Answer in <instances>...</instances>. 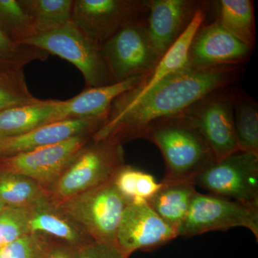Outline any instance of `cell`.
I'll use <instances>...</instances> for the list:
<instances>
[{
	"label": "cell",
	"instance_id": "30bf717a",
	"mask_svg": "<svg viewBox=\"0 0 258 258\" xmlns=\"http://www.w3.org/2000/svg\"><path fill=\"white\" fill-rule=\"evenodd\" d=\"M147 13V0H74L71 21L102 45Z\"/></svg>",
	"mask_w": 258,
	"mask_h": 258
},
{
	"label": "cell",
	"instance_id": "ffe728a7",
	"mask_svg": "<svg viewBox=\"0 0 258 258\" xmlns=\"http://www.w3.org/2000/svg\"><path fill=\"white\" fill-rule=\"evenodd\" d=\"M57 101L40 100L0 111V139L19 137L47 124Z\"/></svg>",
	"mask_w": 258,
	"mask_h": 258
},
{
	"label": "cell",
	"instance_id": "f1b7e54d",
	"mask_svg": "<svg viewBox=\"0 0 258 258\" xmlns=\"http://www.w3.org/2000/svg\"><path fill=\"white\" fill-rule=\"evenodd\" d=\"M52 240L41 234H27L0 248V258H43Z\"/></svg>",
	"mask_w": 258,
	"mask_h": 258
},
{
	"label": "cell",
	"instance_id": "6da1fadb",
	"mask_svg": "<svg viewBox=\"0 0 258 258\" xmlns=\"http://www.w3.org/2000/svg\"><path fill=\"white\" fill-rule=\"evenodd\" d=\"M244 66L183 69L128 106L109 110L104 124L93 134L94 140L121 144L140 138L147 125L154 120L181 114L208 94L238 83Z\"/></svg>",
	"mask_w": 258,
	"mask_h": 258
},
{
	"label": "cell",
	"instance_id": "5bb4252c",
	"mask_svg": "<svg viewBox=\"0 0 258 258\" xmlns=\"http://www.w3.org/2000/svg\"><path fill=\"white\" fill-rule=\"evenodd\" d=\"M203 0H147L148 35L162 57L189 26L199 10L210 6Z\"/></svg>",
	"mask_w": 258,
	"mask_h": 258
},
{
	"label": "cell",
	"instance_id": "7c38bea8",
	"mask_svg": "<svg viewBox=\"0 0 258 258\" xmlns=\"http://www.w3.org/2000/svg\"><path fill=\"white\" fill-rule=\"evenodd\" d=\"M176 237L177 231L162 220L147 202L131 203L122 215L115 247L129 258L137 251L154 250Z\"/></svg>",
	"mask_w": 258,
	"mask_h": 258
},
{
	"label": "cell",
	"instance_id": "f546056e",
	"mask_svg": "<svg viewBox=\"0 0 258 258\" xmlns=\"http://www.w3.org/2000/svg\"><path fill=\"white\" fill-rule=\"evenodd\" d=\"M29 209L8 207L0 212V248L30 233Z\"/></svg>",
	"mask_w": 258,
	"mask_h": 258
},
{
	"label": "cell",
	"instance_id": "e0dca14e",
	"mask_svg": "<svg viewBox=\"0 0 258 258\" xmlns=\"http://www.w3.org/2000/svg\"><path fill=\"white\" fill-rule=\"evenodd\" d=\"M147 76H136L101 87L85 88L74 98L57 101L47 124L60 120L108 115L113 102L120 95L140 84Z\"/></svg>",
	"mask_w": 258,
	"mask_h": 258
},
{
	"label": "cell",
	"instance_id": "484cf974",
	"mask_svg": "<svg viewBox=\"0 0 258 258\" xmlns=\"http://www.w3.org/2000/svg\"><path fill=\"white\" fill-rule=\"evenodd\" d=\"M0 30L19 45L35 35L32 19L19 0H0Z\"/></svg>",
	"mask_w": 258,
	"mask_h": 258
},
{
	"label": "cell",
	"instance_id": "d6986e66",
	"mask_svg": "<svg viewBox=\"0 0 258 258\" xmlns=\"http://www.w3.org/2000/svg\"><path fill=\"white\" fill-rule=\"evenodd\" d=\"M160 182V189L148 203L178 234L197 192L196 185L189 181Z\"/></svg>",
	"mask_w": 258,
	"mask_h": 258
},
{
	"label": "cell",
	"instance_id": "1f68e13d",
	"mask_svg": "<svg viewBox=\"0 0 258 258\" xmlns=\"http://www.w3.org/2000/svg\"><path fill=\"white\" fill-rule=\"evenodd\" d=\"M79 249L69 244L52 240L43 258H78Z\"/></svg>",
	"mask_w": 258,
	"mask_h": 258
},
{
	"label": "cell",
	"instance_id": "7a4b0ae2",
	"mask_svg": "<svg viewBox=\"0 0 258 258\" xmlns=\"http://www.w3.org/2000/svg\"><path fill=\"white\" fill-rule=\"evenodd\" d=\"M139 139L149 141L160 150L166 166L161 182L195 184L199 174L215 161L202 134L183 114L154 120Z\"/></svg>",
	"mask_w": 258,
	"mask_h": 258
},
{
	"label": "cell",
	"instance_id": "8992f818",
	"mask_svg": "<svg viewBox=\"0 0 258 258\" xmlns=\"http://www.w3.org/2000/svg\"><path fill=\"white\" fill-rule=\"evenodd\" d=\"M195 184L212 195L258 208V156L237 151L212 162Z\"/></svg>",
	"mask_w": 258,
	"mask_h": 258
},
{
	"label": "cell",
	"instance_id": "ac0fdd59",
	"mask_svg": "<svg viewBox=\"0 0 258 258\" xmlns=\"http://www.w3.org/2000/svg\"><path fill=\"white\" fill-rule=\"evenodd\" d=\"M28 228L30 233L41 234L78 249L94 242L50 197L29 209Z\"/></svg>",
	"mask_w": 258,
	"mask_h": 258
},
{
	"label": "cell",
	"instance_id": "9c48e42d",
	"mask_svg": "<svg viewBox=\"0 0 258 258\" xmlns=\"http://www.w3.org/2000/svg\"><path fill=\"white\" fill-rule=\"evenodd\" d=\"M102 48L116 83L150 74L161 58L148 35L146 20L120 29Z\"/></svg>",
	"mask_w": 258,
	"mask_h": 258
},
{
	"label": "cell",
	"instance_id": "4316f807",
	"mask_svg": "<svg viewBox=\"0 0 258 258\" xmlns=\"http://www.w3.org/2000/svg\"><path fill=\"white\" fill-rule=\"evenodd\" d=\"M48 57L47 52L37 47L15 43L0 30V71H23L26 64Z\"/></svg>",
	"mask_w": 258,
	"mask_h": 258
},
{
	"label": "cell",
	"instance_id": "7402d4cb",
	"mask_svg": "<svg viewBox=\"0 0 258 258\" xmlns=\"http://www.w3.org/2000/svg\"><path fill=\"white\" fill-rule=\"evenodd\" d=\"M216 20L240 41L254 50L256 45L254 3L252 0H220Z\"/></svg>",
	"mask_w": 258,
	"mask_h": 258
},
{
	"label": "cell",
	"instance_id": "2e32d148",
	"mask_svg": "<svg viewBox=\"0 0 258 258\" xmlns=\"http://www.w3.org/2000/svg\"><path fill=\"white\" fill-rule=\"evenodd\" d=\"M211 5L208 8L199 10L187 28L161 57L150 74L138 86L118 96L112 103L110 110L123 108L138 101L159 83L187 64L190 44L198 29L206 20Z\"/></svg>",
	"mask_w": 258,
	"mask_h": 258
},
{
	"label": "cell",
	"instance_id": "277c9868",
	"mask_svg": "<svg viewBox=\"0 0 258 258\" xmlns=\"http://www.w3.org/2000/svg\"><path fill=\"white\" fill-rule=\"evenodd\" d=\"M23 45L37 47L74 64L83 74L86 88L116 83L101 44L88 37L71 20L60 28L37 34Z\"/></svg>",
	"mask_w": 258,
	"mask_h": 258
},
{
	"label": "cell",
	"instance_id": "8fae6325",
	"mask_svg": "<svg viewBox=\"0 0 258 258\" xmlns=\"http://www.w3.org/2000/svg\"><path fill=\"white\" fill-rule=\"evenodd\" d=\"M92 137L93 135L88 134L77 136L54 145L11 157H0V173L21 174L34 180L47 190L76 153Z\"/></svg>",
	"mask_w": 258,
	"mask_h": 258
},
{
	"label": "cell",
	"instance_id": "4fadbf2b",
	"mask_svg": "<svg viewBox=\"0 0 258 258\" xmlns=\"http://www.w3.org/2000/svg\"><path fill=\"white\" fill-rule=\"evenodd\" d=\"M254 50L225 30L215 19L204 23L195 33L188 52L187 64L197 69L244 66Z\"/></svg>",
	"mask_w": 258,
	"mask_h": 258
},
{
	"label": "cell",
	"instance_id": "d6a6232c",
	"mask_svg": "<svg viewBox=\"0 0 258 258\" xmlns=\"http://www.w3.org/2000/svg\"><path fill=\"white\" fill-rule=\"evenodd\" d=\"M8 205H5L3 202H2L1 200H0V212H3V210H5L7 208H8Z\"/></svg>",
	"mask_w": 258,
	"mask_h": 258
},
{
	"label": "cell",
	"instance_id": "52a82bcc",
	"mask_svg": "<svg viewBox=\"0 0 258 258\" xmlns=\"http://www.w3.org/2000/svg\"><path fill=\"white\" fill-rule=\"evenodd\" d=\"M244 227L258 240V208L229 199L197 191L178 231V237H189L211 231Z\"/></svg>",
	"mask_w": 258,
	"mask_h": 258
},
{
	"label": "cell",
	"instance_id": "d4e9b609",
	"mask_svg": "<svg viewBox=\"0 0 258 258\" xmlns=\"http://www.w3.org/2000/svg\"><path fill=\"white\" fill-rule=\"evenodd\" d=\"M112 181L128 205L148 203L161 186L152 174L126 164L117 171Z\"/></svg>",
	"mask_w": 258,
	"mask_h": 258
},
{
	"label": "cell",
	"instance_id": "4dcf8cb0",
	"mask_svg": "<svg viewBox=\"0 0 258 258\" xmlns=\"http://www.w3.org/2000/svg\"><path fill=\"white\" fill-rule=\"evenodd\" d=\"M78 258H128L115 246L92 242L79 249Z\"/></svg>",
	"mask_w": 258,
	"mask_h": 258
},
{
	"label": "cell",
	"instance_id": "44dd1931",
	"mask_svg": "<svg viewBox=\"0 0 258 258\" xmlns=\"http://www.w3.org/2000/svg\"><path fill=\"white\" fill-rule=\"evenodd\" d=\"M239 150L258 156V104L237 83L231 86Z\"/></svg>",
	"mask_w": 258,
	"mask_h": 258
},
{
	"label": "cell",
	"instance_id": "3957f363",
	"mask_svg": "<svg viewBox=\"0 0 258 258\" xmlns=\"http://www.w3.org/2000/svg\"><path fill=\"white\" fill-rule=\"evenodd\" d=\"M124 164L123 145L91 139L76 153L47 194L55 203L64 201L111 181Z\"/></svg>",
	"mask_w": 258,
	"mask_h": 258
},
{
	"label": "cell",
	"instance_id": "603a6c76",
	"mask_svg": "<svg viewBox=\"0 0 258 258\" xmlns=\"http://www.w3.org/2000/svg\"><path fill=\"white\" fill-rule=\"evenodd\" d=\"M48 198L47 190L30 178L0 173V200L8 206L30 209Z\"/></svg>",
	"mask_w": 258,
	"mask_h": 258
},
{
	"label": "cell",
	"instance_id": "cb8c5ba5",
	"mask_svg": "<svg viewBox=\"0 0 258 258\" xmlns=\"http://www.w3.org/2000/svg\"><path fill=\"white\" fill-rule=\"evenodd\" d=\"M31 18L35 35L51 31L71 20L74 0H19Z\"/></svg>",
	"mask_w": 258,
	"mask_h": 258
},
{
	"label": "cell",
	"instance_id": "83f0119b",
	"mask_svg": "<svg viewBox=\"0 0 258 258\" xmlns=\"http://www.w3.org/2000/svg\"><path fill=\"white\" fill-rule=\"evenodd\" d=\"M40 101L29 91L24 70L0 71V111Z\"/></svg>",
	"mask_w": 258,
	"mask_h": 258
},
{
	"label": "cell",
	"instance_id": "5b68a950",
	"mask_svg": "<svg viewBox=\"0 0 258 258\" xmlns=\"http://www.w3.org/2000/svg\"><path fill=\"white\" fill-rule=\"evenodd\" d=\"M55 203L94 242L115 246L117 230L128 203L112 180Z\"/></svg>",
	"mask_w": 258,
	"mask_h": 258
},
{
	"label": "cell",
	"instance_id": "9a60e30c",
	"mask_svg": "<svg viewBox=\"0 0 258 258\" xmlns=\"http://www.w3.org/2000/svg\"><path fill=\"white\" fill-rule=\"evenodd\" d=\"M108 115L60 120L42 125L28 134L0 139V157H8L54 145L81 135H93L104 124Z\"/></svg>",
	"mask_w": 258,
	"mask_h": 258
},
{
	"label": "cell",
	"instance_id": "ba28073f",
	"mask_svg": "<svg viewBox=\"0 0 258 258\" xmlns=\"http://www.w3.org/2000/svg\"><path fill=\"white\" fill-rule=\"evenodd\" d=\"M232 86L210 93L181 113L198 129L217 161L239 151L234 125Z\"/></svg>",
	"mask_w": 258,
	"mask_h": 258
}]
</instances>
